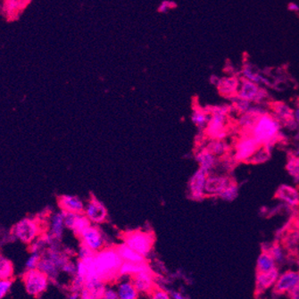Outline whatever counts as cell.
<instances>
[{
  "mask_svg": "<svg viewBox=\"0 0 299 299\" xmlns=\"http://www.w3.org/2000/svg\"><path fill=\"white\" fill-rule=\"evenodd\" d=\"M87 266L86 280H101L109 281L115 280L122 264V259L115 248L101 249L87 258L81 259Z\"/></svg>",
  "mask_w": 299,
  "mask_h": 299,
  "instance_id": "1",
  "label": "cell"
},
{
  "mask_svg": "<svg viewBox=\"0 0 299 299\" xmlns=\"http://www.w3.org/2000/svg\"><path fill=\"white\" fill-rule=\"evenodd\" d=\"M281 128V122L272 113L266 112L259 116L249 135L255 138L261 145L275 146L285 139Z\"/></svg>",
  "mask_w": 299,
  "mask_h": 299,
  "instance_id": "2",
  "label": "cell"
},
{
  "mask_svg": "<svg viewBox=\"0 0 299 299\" xmlns=\"http://www.w3.org/2000/svg\"><path fill=\"white\" fill-rule=\"evenodd\" d=\"M41 222L36 218H24L17 222L14 227L12 233L15 239L22 243H32L42 233Z\"/></svg>",
  "mask_w": 299,
  "mask_h": 299,
  "instance_id": "3",
  "label": "cell"
},
{
  "mask_svg": "<svg viewBox=\"0 0 299 299\" xmlns=\"http://www.w3.org/2000/svg\"><path fill=\"white\" fill-rule=\"evenodd\" d=\"M123 243H125L134 251L143 255L144 257H147L153 248L155 237L151 232L134 230L127 233L123 238Z\"/></svg>",
  "mask_w": 299,
  "mask_h": 299,
  "instance_id": "4",
  "label": "cell"
},
{
  "mask_svg": "<svg viewBox=\"0 0 299 299\" xmlns=\"http://www.w3.org/2000/svg\"><path fill=\"white\" fill-rule=\"evenodd\" d=\"M23 283L25 290L32 296H39L43 294L49 284V278L40 269L27 270L23 274Z\"/></svg>",
  "mask_w": 299,
  "mask_h": 299,
  "instance_id": "5",
  "label": "cell"
},
{
  "mask_svg": "<svg viewBox=\"0 0 299 299\" xmlns=\"http://www.w3.org/2000/svg\"><path fill=\"white\" fill-rule=\"evenodd\" d=\"M228 109L225 108H217L212 117L207 122V135L214 140H222L227 136L226 131V117H227Z\"/></svg>",
  "mask_w": 299,
  "mask_h": 299,
  "instance_id": "6",
  "label": "cell"
},
{
  "mask_svg": "<svg viewBox=\"0 0 299 299\" xmlns=\"http://www.w3.org/2000/svg\"><path fill=\"white\" fill-rule=\"evenodd\" d=\"M240 87L237 95L249 102L261 103L265 101L268 96V92L265 89L259 87V84L247 79H244Z\"/></svg>",
  "mask_w": 299,
  "mask_h": 299,
  "instance_id": "7",
  "label": "cell"
},
{
  "mask_svg": "<svg viewBox=\"0 0 299 299\" xmlns=\"http://www.w3.org/2000/svg\"><path fill=\"white\" fill-rule=\"evenodd\" d=\"M270 107L272 114L281 122L282 127H286L289 130L297 129L299 124L294 119V110L291 107L283 102H274Z\"/></svg>",
  "mask_w": 299,
  "mask_h": 299,
  "instance_id": "8",
  "label": "cell"
},
{
  "mask_svg": "<svg viewBox=\"0 0 299 299\" xmlns=\"http://www.w3.org/2000/svg\"><path fill=\"white\" fill-rule=\"evenodd\" d=\"M261 144L252 137L251 135H248L246 137L241 138L240 141L237 142L235 147V154L233 158L236 160V162H248L252 155H254Z\"/></svg>",
  "mask_w": 299,
  "mask_h": 299,
  "instance_id": "9",
  "label": "cell"
},
{
  "mask_svg": "<svg viewBox=\"0 0 299 299\" xmlns=\"http://www.w3.org/2000/svg\"><path fill=\"white\" fill-rule=\"evenodd\" d=\"M299 285V272L289 270L279 275L274 286V292L277 295H288L292 289Z\"/></svg>",
  "mask_w": 299,
  "mask_h": 299,
  "instance_id": "10",
  "label": "cell"
},
{
  "mask_svg": "<svg viewBox=\"0 0 299 299\" xmlns=\"http://www.w3.org/2000/svg\"><path fill=\"white\" fill-rule=\"evenodd\" d=\"M80 238L82 245L88 247L92 251H99L103 248V237L99 229L95 226H89L81 232Z\"/></svg>",
  "mask_w": 299,
  "mask_h": 299,
  "instance_id": "11",
  "label": "cell"
},
{
  "mask_svg": "<svg viewBox=\"0 0 299 299\" xmlns=\"http://www.w3.org/2000/svg\"><path fill=\"white\" fill-rule=\"evenodd\" d=\"M275 198L288 207L297 208L299 207V189L291 185H281L275 192Z\"/></svg>",
  "mask_w": 299,
  "mask_h": 299,
  "instance_id": "12",
  "label": "cell"
},
{
  "mask_svg": "<svg viewBox=\"0 0 299 299\" xmlns=\"http://www.w3.org/2000/svg\"><path fill=\"white\" fill-rule=\"evenodd\" d=\"M280 275L279 270L274 268L266 273H257L255 278V294L259 295L271 288H274Z\"/></svg>",
  "mask_w": 299,
  "mask_h": 299,
  "instance_id": "13",
  "label": "cell"
},
{
  "mask_svg": "<svg viewBox=\"0 0 299 299\" xmlns=\"http://www.w3.org/2000/svg\"><path fill=\"white\" fill-rule=\"evenodd\" d=\"M207 181V172L200 168L194 174L189 182V191L192 198L200 200L206 195V184Z\"/></svg>",
  "mask_w": 299,
  "mask_h": 299,
  "instance_id": "14",
  "label": "cell"
},
{
  "mask_svg": "<svg viewBox=\"0 0 299 299\" xmlns=\"http://www.w3.org/2000/svg\"><path fill=\"white\" fill-rule=\"evenodd\" d=\"M84 214L90 222L101 223L107 219V211L103 204L98 200H92L84 208Z\"/></svg>",
  "mask_w": 299,
  "mask_h": 299,
  "instance_id": "15",
  "label": "cell"
},
{
  "mask_svg": "<svg viewBox=\"0 0 299 299\" xmlns=\"http://www.w3.org/2000/svg\"><path fill=\"white\" fill-rule=\"evenodd\" d=\"M132 283L138 292L151 293L154 289V278L151 271L141 272L132 276Z\"/></svg>",
  "mask_w": 299,
  "mask_h": 299,
  "instance_id": "16",
  "label": "cell"
},
{
  "mask_svg": "<svg viewBox=\"0 0 299 299\" xmlns=\"http://www.w3.org/2000/svg\"><path fill=\"white\" fill-rule=\"evenodd\" d=\"M58 204L61 209L76 214L84 213V205L79 197L71 195H63L59 197Z\"/></svg>",
  "mask_w": 299,
  "mask_h": 299,
  "instance_id": "17",
  "label": "cell"
},
{
  "mask_svg": "<svg viewBox=\"0 0 299 299\" xmlns=\"http://www.w3.org/2000/svg\"><path fill=\"white\" fill-rule=\"evenodd\" d=\"M281 241L286 251L295 254L298 250L299 229L291 225L288 231L285 233L284 236L281 238Z\"/></svg>",
  "mask_w": 299,
  "mask_h": 299,
  "instance_id": "18",
  "label": "cell"
},
{
  "mask_svg": "<svg viewBox=\"0 0 299 299\" xmlns=\"http://www.w3.org/2000/svg\"><path fill=\"white\" fill-rule=\"evenodd\" d=\"M30 0H5L2 11L8 18L16 19Z\"/></svg>",
  "mask_w": 299,
  "mask_h": 299,
  "instance_id": "19",
  "label": "cell"
},
{
  "mask_svg": "<svg viewBox=\"0 0 299 299\" xmlns=\"http://www.w3.org/2000/svg\"><path fill=\"white\" fill-rule=\"evenodd\" d=\"M229 178L223 176L207 178L206 184V194L219 195L230 183Z\"/></svg>",
  "mask_w": 299,
  "mask_h": 299,
  "instance_id": "20",
  "label": "cell"
},
{
  "mask_svg": "<svg viewBox=\"0 0 299 299\" xmlns=\"http://www.w3.org/2000/svg\"><path fill=\"white\" fill-rule=\"evenodd\" d=\"M148 271H151V269L146 262H123L119 270V274L122 276H129V275L133 276L135 274H140L141 272H148Z\"/></svg>",
  "mask_w": 299,
  "mask_h": 299,
  "instance_id": "21",
  "label": "cell"
},
{
  "mask_svg": "<svg viewBox=\"0 0 299 299\" xmlns=\"http://www.w3.org/2000/svg\"><path fill=\"white\" fill-rule=\"evenodd\" d=\"M274 146L271 144L261 145L258 149L254 153L250 159L248 160V163L251 164H262L268 162L272 157V152Z\"/></svg>",
  "mask_w": 299,
  "mask_h": 299,
  "instance_id": "22",
  "label": "cell"
},
{
  "mask_svg": "<svg viewBox=\"0 0 299 299\" xmlns=\"http://www.w3.org/2000/svg\"><path fill=\"white\" fill-rule=\"evenodd\" d=\"M115 249H116V251L118 252V254L123 262H146V257H144L143 255H140L137 252L134 251L133 249L129 248L125 243L119 245L118 247L115 248Z\"/></svg>",
  "mask_w": 299,
  "mask_h": 299,
  "instance_id": "23",
  "label": "cell"
},
{
  "mask_svg": "<svg viewBox=\"0 0 299 299\" xmlns=\"http://www.w3.org/2000/svg\"><path fill=\"white\" fill-rule=\"evenodd\" d=\"M240 87V81L235 77L226 78L222 80H219L218 88L220 92L224 96H235L239 90Z\"/></svg>",
  "mask_w": 299,
  "mask_h": 299,
  "instance_id": "24",
  "label": "cell"
},
{
  "mask_svg": "<svg viewBox=\"0 0 299 299\" xmlns=\"http://www.w3.org/2000/svg\"><path fill=\"white\" fill-rule=\"evenodd\" d=\"M38 269L41 270L45 274H47L49 280H55L57 277L61 268L51 259L48 258L45 255H41Z\"/></svg>",
  "mask_w": 299,
  "mask_h": 299,
  "instance_id": "25",
  "label": "cell"
},
{
  "mask_svg": "<svg viewBox=\"0 0 299 299\" xmlns=\"http://www.w3.org/2000/svg\"><path fill=\"white\" fill-rule=\"evenodd\" d=\"M262 246H263L262 251L269 252L272 256L274 257L276 263H282L285 262L287 254H286V249L282 246V244L277 241V242H274L273 244H264Z\"/></svg>",
  "mask_w": 299,
  "mask_h": 299,
  "instance_id": "26",
  "label": "cell"
},
{
  "mask_svg": "<svg viewBox=\"0 0 299 299\" xmlns=\"http://www.w3.org/2000/svg\"><path fill=\"white\" fill-rule=\"evenodd\" d=\"M276 262L269 252L262 251L256 261V272L266 273L276 268Z\"/></svg>",
  "mask_w": 299,
  "mask_h": 299,
  "instance_id": "27",
  "label": "cell"
},
{
  "mask_svg": "<svg viewBox=\"0 0 299 299\" xmlns=\"http://www.w3.org/2000/svg\"><path fill=\"white\" fill-rule=\"evenodd\" d=\"M64 218H63V212L54 214L52 216L51 222H50V232L49 234L54 237L56 240L61 239L63 236V229H64Z\"/></svg>",
  "mask_w": 299,
  "mask_h": 299,
  "instance_id": "28",
  "label": "cell"
},
{
  "mask_svg": "<svg viewBox=\"0 0 299 299\" xmlns=\"http://www.w3.org/2000/svg\"><path fill=\"white\" fill-rule=\"evenodd\" d=\"M117 294L120 299H135L137 298L139 292L132 282L125 281L119 285Z\"/></svg>",
  "mask_w": 299,
  "mask_h": 299,
  "instance_id": "29",
  "label": "cell"
},
{
  "mask_svg": "<svg viewBox=\"0 0 299 299\" xmlns=\"http://www.w3.org/2000/svg\"><path fill=\"white\" fill-rule=\"evenodd\" d=\"M286 170L293 178L295 183L299 182V157L292 153L288 155V161L286 163Z\"/></svg>",
  "mask_w": 299,
  "mask_h": 299,
  "instance_id": "30",
  "label": "cell"
},
{
  "mask_svg": "<svg viewBox=\"0 0 299 299\" xmlns=\"http://www.w3.org/2000/svg\"><path fill=\"white\" fill-rule=\"evenodd\" d=\"M14 270L13 262L4 255H0V280H11Z\"/></svg>",
  "mask_w": 299,
  "mask_h": 299,
  "instance_id": "31",
  "label": "cell"
},
{
  "mask_svg": "<svg viewBox=\"0 0 299 299\" xmlns=\"http://www.w3.org/2000/svg\"><path fill=\"white\" fill-rule=\"evenodd\" d=\"M196 159L200 162V168H202L207 172L211 170L215 163L214 155L212 154L209 150H204V151L200 152L196 156Z\"/></svg>",
  "mask_w": 299,
  "mask_h": 299,
  "instance_id": "32",
  "label": "cell"
},
{
  "mask_svg": "<svg viewBox=\"0 0 299 299\" xmlns=\"http://www.w3.org/2000/svg\"><path fill=\"white\" fill-rule=\"evenodd\" d=\"M243 75L245 79L253 81L256 84H263V85L265 86L271 85V82H270L268 79L263 77L261 74L255 73V72L252 70L251 67H248V65L244 68Z\"/></svg>",
  "mask_w": 299,
  "mask_h": 299,
  "instance_id": "33",
  "label": "cell"
},
{
  "mask_svg": "<svg viewBox=\"0 0 299 299\" xmlns=\"http://www.w3.org/2000/svg\"><path fill=\"white\" fill-rule=\"evenodd\" d=\"M90 222H91L89 221V218L86 216L85 214H83V213L82 214H78L76 218H75V221H74V225H73L71 229L74 231L76 236L80 237L81 232L84 229H87L89 226L91 225Z\"/></svg>",
  "mask_w": 299,
  "mask_h": 299,
  "instance_id": "34",
  "label": "cell"
},
{
  "mask_svg": "<svg viewBox=\"0 0 299 299\" xmlns=\"http://www.w3.org/2000/svg\"><path fill=\"white\" fill-rule=\"evenodd\" d=\"M239 195V187L237 186L236 183L230 182L227 187H226L222 192L219 194L218 196L225 201L231 202L234 200H236L237 196Z\"/></svg>",
  "mask_w": 299,
  "mask_h": 299,
  "instance_id": "35",
  "label": "cell"
},
{
  "mask_svg": "<svg viewBox=\"0 0 299 299\" xmlns=\"http://www.w3.org/2000/svg\"><path fill=\"white\" fill-rule=\"evenodd\" d=\"M208 150L214 155H222L228 150V146L222 140H216L214 143L210 145Z\"/></svg>",
  "mask_w": 299,
  "mask_h": 299,
  "instance_id": "36",
  "label": "cell"
},
{
  "mask_svg": "<svg viewBox=\"0 0 299 299\" xmlns=\"http://www.w3.org/2000/svg\"><path fill=\"white\" fill-rule=\"evenodd\" d=\"M209 117L207 113L202 111V110H196L193 113L192 120L194 123L200 127L207 125V122L209 121Z\"/></svg>",
  "mask_w": 299,
  "mask_h": 299,
  "instance_id": "37",
  "label": "cell"
},
{
  "mask_svg": "<svg viewBox=\"0 0 299 299\" xmlns=\"http://www.w3.org/2000/svg\"><path fill=\"white\" fill-rule=\"evenodd\" d=\"M41 255L39 253H31L29 258L26 260L25 267L27 270L36 269L41 261Z\"/></svg>",
  "mask_w": 299,
  "mask_h": 299,
  "instance_id": "38",
  "label": "cell"
},
{
  "mask_svg": "<svg viewBox=\"0 0 299 299\" xmlns=\"http://www.w3.org/2000/svg\"><path fill=\"white\" fill-rule=\"evenodd\" d=\"M11 287V280H0V299L8 295Z\"/></svg>",
  "mask_w": 299,
  "mask_h": 299,
  "instance_id": "39",
  "label": "cell"
},
{
  "mask_svg": "<svg viewBox=\"0 0 299 299\" xmlns=\"http://www.w3.org/2000/svg\"><path fill=\"white\" fill-rule=\"evenodd\" d=\"M152 298L155 299H169L170 295H168L167 292L159 289V288H154L151 292Z\"/></svg>",
  "mask_w": 299,
  "mask_h": 299,
  "instance_id": "40",
  "label": "cell"
},
{
  "mask_svg": "<svg viewBox=\"0 0 299 299\" xmlns=\"http://www.w3.org/2000/svg\"><path fill=\"white\" fill-rule=\"evenodd\" d=\"M96 252L92 251L91 249H89L88 247H86L84 245H81L80 251H79V259H84L89 257L90 255H93Z\"/></svg>",
  "mask_w": 299,
  "mask_h": 299,
  "instance_id": "41",
  "label": "cell"
},
{
  "mask_svg": "<svg viewBox=\"0 0 299 299\" xmlns=\"http://www.w3.org/2000/svg\"><path fill=\"white\" fill-rule=\"evenodd\" d=\"M61 270L64 272L65 274H73L74 275L75 273H76V264H74V262H69V261H67L64 264H63V267L61 268Z\"/></svg>",
  "mask_w": 299,
  "mask_h": 299,
  "instance_id": "42",
  "label": "cell"
},
{
  "mask_svg": "<svg viewBox=\"0 0 299 299\" xmlns=\"http://www.w3.org/2000/svg\"><path fill=\"white\" fill-rule=\"evenodd\" d=\"M103 298L106 299H118V294L117 291H115L112 288H106V290L104 292Z\"/></svg>",
  "mask_w": 299,
  "mask_h": 299,
  "instance_id": "43",
  "label": "cell"
},
{
  "mask_svg": "<svg viewBox=\"0 0 299 299\" xmlns=\"http://www.w3.org/2000/svg\"><path fill=\"white\" fill-rule=\"evenodd\" d=\"M288 296L292 299H299V285L288 293Z\"/></svg>",
  "mask_w": 299,
  "mask_h": 299,
  "instance_id": "44",
  "label": "cell"
},
{
  "mask_svg": "<svg viewBox=\"0 0 299 299\" xmlns=\"http://www.w3.org/2000/svg\"><path fill=\"white\" fill-rule=\"evenodd\" d=\"M292 225L299 229V213L295 214L292 217Z\"/></svg>",
  "mask_w": 299,
  "mask_h": 299,
  "instance_id": "45",
  "label": "cell"
},
{
  "mask_svg": "<svg viewBox=\"0 0 299 299\" xmlns=\"http://www.w3.org/2000/svg\"><path fill=\"white\" fill-rule=\"evenodd\" d=\"M288 10L291 12H299V6L295 3H289L288 6Z\"/></svg>",
  "mask_w": 299,
  "mask_h": 299,
  "instance_id": "46",
  "label": "cell"
},
{
  "mask_svg": "<svg viewBox=\"0 0 299 299\" xmlns=\"http://www.w3.org/2000/svg\"><path fill=\"white\" fill-rule=\"evenodd\" d=\"M294 119H295V122L299 124V107H297V108L294 110Z\"/></svg>",
  "mask_w": 299,
  "mask_h": 299,
  "instance_id": "47",
  "label": "cell"
},
{
  "mask_svg": "<svg viewBox=\"0 0 299 299\" xmlns=\"http://www.w3.org/2000/svg\"><path fill=\"white\" fill-rule=\"evenodd\" d=\"M173 297H174V298H175V299L184 298V297H183V296H182V295H180V293H175V294H174V296H173Z\"/></svg>",
  "mask_w": 299,
  "mask_h": 299,
  "instance_id": "48",
  "label": "cell"
},
{
  "mask_svg": "<svg viewBox=\"0 0 299 299\" xmlns=\"http://www.w3.org/2000/svg\"><path fill=\"white\" fill-rule=\"evenodd\" d=\"M293 154H294L295 155H296V156H298L299 157V145L297 146V147H296V148H295V150H294Z\"/></svg>",
  "mask_w": 299,
  "mask_h": 299,
  "instance_id": "49",
  "label": "cell"
}]
</instances>
